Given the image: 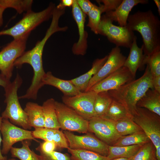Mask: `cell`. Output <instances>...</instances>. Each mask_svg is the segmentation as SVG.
<instances>
[{
    "label": "cell",
    "instance_id": "cell-42",
    "mask_svg": "<svg viewBox=\"0 0 160 160\" xmlns=\"http://www.w3.org/2000/svg\"><path fill=\"white\" fill-rule=\"evenodd\" d=\"M73 3V0H62L58 6L62 8H65V7H70L72 6Z\"/></svg>",
    "mask_w": 160,
    "mask_h": 160
},
{
    "label": "cell",
    "instance_id": "cell-22",
    "mask_svg": "<svg viewBox=\"0 0 160 160\" xmlns=\"http://www.w3.org/2000/svg\"><path fill=\"white\" fill-rule=\"evenodd\" d=\"M137 107L146 108L160 116V93L149 89L138 101Z\"/></svg>",
    "mask_w": 160,
    "mask_h": 160
},
{
    "label": "cell",
    "instance_id": "cell-30",
    "mask_svg": "<svg viewBox=\"0 0 160 160\" xmlns=\"http://www.w3.org/2000/svg\"><path fill=\"white\" fill-rule=\"evenodd\" d=\"M115 128L121 136L130 135L143 131L132 120L126 118L114 122Z\"/></svg>",
    "mask_w": 160,
    "mask_h": 160
},
{
    "label": "cell",
    "instance_id": "cell-2",
    "mask_svg": "<svg viewBox=\"0 0 160 160\" xmlns=\"http://www.w3.org/2000/svg\"><path fill=\"white\" fill-rule=\"evenodd\" d=\"M153 76L148 65L143 75L113 90L108 91L112 98L123 105L132 116L137 104L149 89H154Z\"/></svg>",
    "mask_w": 160,
    "mask_h": 160
},
{
    "label": "cell",
    "instance_id": "cell-27",
    "mask_svg": "<svg viewBox=\"0 0 160 160\" xmlns=\"http://www.w3.org/2000/svg\"><path fill=\"white\" fill-rule=\"evenodd\" d=\"M112 100L108 91L97 93L94 105V117H102L106 113Z\"/></svg>",
    "mask_w": 160,
    "mask_h": 160
},
{
    "label": "cell",
    "instance_id": "cell-3",
    "mask_svg": "<svg viewBox=\"0 0 160 160\" xmlns=\"http://www.w3.org/2000/svg\"><path fill=\"white\" fill-rule=\"evenodd\" d=\"M50 36L49 33H46L43 39L37 41L33 48L25 51L14 62V67L17 68H20L24 64H28L33 68V76L31 83L25 94L29 99H36L39 90L44 86L42 79L46 73L43 67L42 54L45 43Z\"/></svg>",
    "mask_w": 160,
    "mask_h": 160
},
{
    "label": "cell",
    "instance_id": "cell-40",
    "mask_svg": "<svg viewBox=\"0 0 160 160\" xmlns=\"http://www.w3.org/2000/svg\"><path fill=\"white\" fill-rule=\"evenodd\" d=\"M152 84L154 89L160 93V76L153 77Z\"/></svg>",
    "mask_w": 160,
    "mask_h": 160
},
{
    "label": "cell",
    "instance_id": "cell-13",
    "mask_svg": "<svg viewBox=\"0 0 160 160\" xmlns=\"http://www.w3.org/2000/svg\"><path fill=\"white\" fill-rule=\"evenodd\" d=\"M88 132L108 145L113 146L121 136L117 132L114 122L103 117H94L89 121Z\"/></svg>",
    "mask_w": 160,
    "mask_h": 160
},
{
    "label": "cell",
    "instance_id": "cell-11",
    "mask_svg": "<svg viewBox=\"0 0 160 160\" xmlns=\"http://www.w3.org/2000/svg\"><path fill=\"white\" fill-rule=\"evenodd\" d=\"M0 131L2 137V154H7L15 143L26 140L39 141L34 138L32 131L20 128L11 123L8 119H3Z\"/></svg>",
    "mask_w": 160,
    "mask_h": 160
},
{
    "label": "cell",
    "instance_id": "cell-29",
    "mask_svg": "<svg viewBox=\"0 0 160 160\" xmlns=\"http://www.w3.org/2000/svg\"><path fill=\"white\" fill-rule=\"evenodd\" d=\"M150 140L143 131L121 137L113 145L121 146L143 145Z\"/></svg>",
    "mask_w": 160,
    "mask_h": 160
},
{
    "label": "cell",
    "instance_id": "cell-18",
    "mask_svg": "<svg viewBox=\"0 0 160 160\" xmlns=\"http://www.w3.org/2000/svg\"><path fill=\"white\" fill-rule=\"evenodd\" d=\"M137 39V37L135 36L129 48V55L123 65L129 70L135 78L137 70H143L145 65L144 63L145 56L143 53V48L142 46L140 48L138 47Z\"/></svg>",
    "mask_w": 160,
    "mask_h": 160
},
{
    "label": "cell",
    "instance_id": "cell-33",
    "mask_svg": "<svg viewBox=\"0 0 160 160\" xmlns=\"http://www.w3.org/2000/svg\"><path fill=\"white\" fill-rule=\"evenodd\" d=\"M155 153V147L150 141L143 144L130 160H154L156 159Z\"/></svg>",
    "mask_w": 160,
    "mask_h": 160
},
{
    "label": "cell",
    "instance_id": "cell-7",
    "mask_svg": "<svg viewBox=\"0 0 160 160\" xmlns=\"http://www.w3.org/2000/svg\"><path fill=\"white\" fill-rule=\"evenodd\" d=\"M30 34L14 39L0 51V73L9 80L12 75L15 62L25 52Z\"/></svg>",
    "mask_w": 160,
    "mask_h": 160
},
{
    "label": "cell",
    "instance_id": "cell-25",
    "mask_svg": "<svg viewBox=\"0 0 160 160\" xmlns=\"http://www.w3.org/2000/svg\"><path fill=\"white\" fill-rule=\"evenodd\" d=\"M102 117L114 122L126 118H132V116L122 104L113 99L106 113Z\"/></svg>",
    "mask_w": 160,
    "mask_h": 160
},
{
    "label": "cell",
    "instance_id": "cell-46",
    "mask_svg": "<svg viewBox=\"0 0 160 160\" xmlns=\"http://www.w3.org/2000/svg\"><path fill=\"white\" fill-rule=\"evenodd\" d=\"M130 159L123 157L116 158L111 159L109 160H130Z\"/></svg>",
    "mask_w": 160,
    "mask_h": 160
},
{
    "label": "cell",
    "instance_id": "cell-36",
    "mask_svg": "<svg viewBox=\"0 0 160 160\" xmlns=\"http://www.w3.org/2000/svg\"><path fill=\"white\" fill-rule=\"evenodd\" d=\"M39 160H71L70 156L55 151L49 153L40 152Z\"/></svg>",
    "mask_w": 160,
    "mask_h": 160
},
{
    "label": "cell",
    "instance_id": "cell-43",
    "mask_svg": "<svg viewBox=\"0 0 160 160\" xmlns=\"http://www.w3.org/2000/svg\"><path fill=\"white\" fill-rule=\"evenodd\" d=\"M3 118L1 116H0V160H7V158L6 157L3 156L1 152V150L0 148V146L1 144V142L2 141V140L1 138V131H0V127L2 121V120Z\"/></svg>",
    "mask_w": 160,
    "mask_h": 160
},
{
    "label": "cell",
    "instance_id": "cell-16",
    "mask_svg": "<svg viewBox=\"0 0 160 160\" xmlns=\"http://www.w3.org/2000/svg\"><path fill=\"white\" fill-rule=\"evenodd\" d=\"M72 6L73 15L77 24L79 34V40L73 45L72 50L75 55H84L87 47V33L84 28L86 15L79 7L76 0H73Z\"/></svg>",
    "mask_w": 160,
    "mask_h": 160
},
{
    "label": "cell",
    "instance_id": "cell-23",
    "mask_svg": "<svg viewBox=\"0 0 160 160\" xmlns=\"http://www.w3.org/2000/svg\"><path fill=\"white\" fill-rule=\"evenodd\" d=\"M30 126L34 128L44 127L42 106L38 103L28 102L24 109Z\"/></svg>",
    "mask_w": 160,
    "mask_h": 160
},
{
    "label": "cell",
    "instance_id": "cell-41",
    "mask_svg": "<svg viewBox=\"0 0 160 160\" xmlns=\"http://www.w3.org/2000/svg\"><path fill=\"white\" fill-rule=\"evenodd\" d=\"M11 82L10 80L6 79L0 73V86L5 89Z\"/></svg>",
    "mask_w": 160,
    "mask_h": 160
},
{
    "label": "cell",
    "instance_id": "cell-49",
    "mask_svg": "<svg viewBox=\"0 0 160 160\" xmlns=\"http://www.w3.org/2000/svg\"></svg>",
    "mask_w": 160,
    "mask_h": 160
},
{
    "label": "cell",
    "instance_id": "cell-26",
    "mask_svg": "<svg viewBox=\"0 0 160 160\" xmlns=\"http://www.w3.org/2000/svg\"><path fill=\"white\" fill-rule=\"evenodd\" d=\"M143 145L121 146L109 145L107 157L109 160L118 157L131 159L136 153Z\"/></svg>",
    "mask_w": 160,
    "mask_h": 160
},
{
    "label": "cell",
    "instance_id": "cell-31",
    "mask_svg": "<svg viewBox=\"0 0 160 160\" xmlns=\"http://www.w3.org/2000/svg\"><path fill=\"white\" fill-rule=\"evenodd\" d=\"M71 160H109L105 156L93 151L81 149H72L68 148Z\"/></svg>",
    "mask_w": 160,
    "mask_h": 160
},
{
    "label": "cell",
    "instance_id": "cell-4",
    "mask_svg": "<svg viewBox=\"0 0 160 160\" xmlns=\"http://www.w3.org/2000/svg\"><path fill=\"white\" fill-rule=\"evenodd\" d=\"M22 83V79L17 73L14 80L4 89L6 106L1 116L3 119H9L15 125L25 129H31L32 127L29 123L26 112L20 105L17 95L18 90Z\"/></svg>",
    "mask_w": 160,
    "mask_h": 160
},
{
    "label": "cell",
    "instance_id": "cell-45",
    "mask_svg": "<svg viewBox=\"0 0 160 160\" xmlns=\"http://www.w3.org/2000/svg\"><path fill=\"white\" fill-rule=\"evenodd\" d=\"M153 1L157 7L158 13L160 16V0H154Z\"/></svg>",
    "mask_w": 160,
    "mask_h": 160
},
{
    "label": "cell",
    "instance_id": "cell-38",
    "mask_svg": "<svg viewBox=\"0 0 160 160\" xmlns=\"http://www.w3.org/2000/svg\"><path fill=\"white\" fill-rule=\"evenodd\" d=\"M57 149V145L54 142L44 141L40 143L39 145L36 148V150L39 152L49 153L55 151Z\"/></svg>",
    "mask_w": 160,
    "mask_h": 160
},
{
    "label": "cell",
    "instance_id": "cell-32",
    "mask_svg": "<svg viewBox=\"0 0 160 160\" xmlns=\"http://www.w3.org/2000/svg\"><path fill=\"white\" fill-rule=\"evenodd\" d=\"M32 0H0V5L5 9L11 8L21 14L31 10Z\"/></svg>",
    "mask_w": 160,
    "mask_h": 160
},
{
    "label": "cell",
    "instance_id": "cell-47",
    "mask_svg": "<svg viewBox=\"0 0 160 160\" xmlns=\"http://www.w3.org/2000/svg\"><path fill=\"white\" fill-rule=\"evenodd\" d=\"M8 160H17L15 159H8Z\"/></svg>",
    "mask_w": 160,
    "mask_h": 160
},
{
    "label": "cell",
    "instance_id": "cell-37",
    "mask_svg": "<svg viewBox=\"0 0 160 160\" xmlns=\"http://www.w3.org/2000/svg\"><path fill=\"white\" fill-rule=\"evenodd\" d=\"M122 0H97L102 13L107 12L115 10L120 4Z\"/></svg>",
    "mask_w": 160,
    "mask_h": 160
},
{
    "label": "cell",
    "instance_id": "cell-28",
    "mask_svg": "<svg viewBox=\"0 0 160 160\" xmlns=\"http://www.w3.org/2000/svg\"><path fill=\"white\" fill-rule=\"evenodd\" d=\"M21 143V147H12L11 148L10 151L12 157L17 158L20 160H39V155L36 154L29 147L31 144L30 140H25Z\"/></svg>",
    "mask_w": 160,
    "mask_h": 160
},
{
    "label": "cell",
    "instance_id": "cell-19",
    "mask_svg": "<svg viewBox=\"0 0 160 160\" xmlns=\"http://www.w3.org/2000/svg\"><path fill=\"white\" fill-rule=\"evenodd\" d=\"M32 135L36 139L54 142L57 149L69 148L68 141L63 132L59 129L44 127L36 128L32 131Z\"/></svg>",
    "mask_w": 160,
    "mask_h": 160
},
{
    "label": "cell",
    "instance_id": "cell-44",
    "mask_svg": "<svg viewBox=\"0 0 160 160\" xmlns=\"http://www.w3.org/2000/svg\"><path fill=\"white\" fill-rule=\"evenodd\" d=\"M6 9L0 5V27L3 24V15L4 12Z\"/></svg>",
    "mask_w": 160,
    "mask_h": 160
},
{
    "label": "cell",
    "instance_id": "cell-1",
    "mask_svg": "<svg viewBox=\"0 0 160 160\" xmlns=\"http://www.w3.org/2000/svg\"><path fill=\"white\" fill-rule=\"evenodd\" d=\"M126 26L132 31H136L140 34L145 56L160 50V21L151 10L138 11L129 15Z\"/></svg>",
    "mask_w": 160,
    "mask_h": 160
},
{
    "label": "cell",
    "instance_id": "cell-35",
    "mask_svg": "<svg viewBox=\"0 0 160 160\" xmlns=\"http://www.w3.org/2000/svg\"><path fill=\"white\" fill-rule=\"evenodd\" d=\"M101 9L99 6L95 4L87 14L89 21L87 26L96 34H98V28L100 24L101 14Z\"/></svg>",
    "mask_w": 160,
    "mask_h": 160
},
{
    "label": "cell",
    "instance_id": "cell-48",
    "mask_svg": "<svg viewBox=\"0 0 160 160\" xmlns=\"http://www.w3.org/2000/svg\"><path fill=\"white\" fill-rule=\"evenodd\" d=\"M157 160L156 159L155 160Z\"/></svg>",
    "mask_w": 160,
    "mask_h": 160
},
{
    "label": "cell",
    "instance_id": "cell-20",
    "mask_svg": "<svg viewBox=\"0 0 160 160\" xmlns=\"http://www.w3.org/2000/svg\"><path fill=\"white\" fill-rule=\"evenodd\" d=\"M42 83L43 85H49L57 88L65 96H73L81 92L70 80H65L58 78L54 76L50 71L46 73L42 79Z\"/></svg>",
    "mask_w": 160,
    "mask_h": 160
},
{
    "label": "cell",
    "instance_id": "cell-10",
    "mask_svg": "<svg viewBox=\"0 0 160 160\" xmlns=\"http://www.w3.org/2000/svg\"><path fill=\"white\" fill-rule=\"evenodd\" d=\"M63 132L70 148L87 150L108 156L109 145L92 134L87 133L78 135L69 131H63Z\"/></svg>",
    "mask_w": 160,
    "mask_h": 160
},
{
    "label": "cell",
    "instance_id": "cell-24",
    "mask_svg": "<svg viewBox=\"0 0 160 160\" xmlns=\"http://www.w3.org/2000/svg\"><path fill=\"white\" fill-rule=\"evenodd\" d=\"M55 101L54 99L49 98L44 102L41 106L44 127L59 129L60 127L56 112Z\"/></svg>",
    "mask_w": 160,
    "mask_h": 160
},
{
    "label": "cell",
    "instance_id": "cell-5",
    "mask_svg": "<svg viewBox=\"0 0 160 160\" xmlns=\"http://www.w3.org/2000/svg\"><path fill=\"white\" fill-rule=\"evenodd\" d=\"M55 7L54 4L51 3L40 12H35L31 10L26 12L22 19L13 26L0 31V36L9 35L15 39L30 33L38 25L52 17Z\"/></svg>",
    "mask_w": 160,
    "mask_h": 160
},
{
    "label": "cell",
    "instance_id": "cell-21",
    "mask_svg": "<svg viewBox=\"0 0 160 160\" xmlns=\"http://www.w3.org/2000/svg\"><path fill=\"white\" fill-rule=\"evenodd\" d=\"M108 57V55L103 58L96 59L93 62L90 70L84 74L71 80V82L81 92H85L89 81L103 65Z\"/></svg>",
    "mask_w": 160,
    "mask_h": 160
},
{
    "label": "cell",
    "instance_id": "cell-8",
    "mask_svg": "<svg viewBox=\"0 0 160 160\" xmlns=\"http://www.w3.org/2000/svg\"><path fill=\"white\" fill-rule=\"evenodd\" d=\"M105 15L101 17L98 33L105 36L116 47L129 48L135 35L126 26H116Z\"/></svg>",
    "mask_w": 160,
    "mask_h": 160
},
{
    "label": "cell",
    "instance_id": "cell-14",
    "mask_svg": "<svg viewBox=\"0 0 160 160\" xmlns=\"http://www.w3.org/2000/svg\"><path fill=\"white\" fill-rule=\"evenodd\" d=\"M126 58L121 52L119 47L116 46L113 48L105 63L89 81L85 92L88 91L95 84L123 66Z\"/></svg>",
    "mask_w": 160,
    "mask_h": 160
},
{
    "label": "cell",
    "instance_id": "cell-12",
    "mask_svg": "<svg viewBox=\"0 0 160 160\" xmlns=\"http://www.w3.org/2000/svg\"><path fill=\"white\" fill-rule=\"evenodd\" d=\"M97 93L89 91L73 96L64 95L63 103L89 121L94 116V105Z\"/></svg>",
    "mask_w": 160,
    "mask_h": 160
},
{
    "label": "cell",
    "instance_id": "cell-39",
    "mask_svg": "<svg viewBox=\"0 0 160 160\" xmlns=\"http://www.w3.org/2000/svg\"><path fill=\"white\" fill-rule=\"evenodd\" d=\"M76 1L80 8L85 15H87L94 5L88 0H77Z\"/></svg>",
    "mask_w": 160,
    "mask_h": 160
},
{
    "label": "cell",
    "instance_id": "cell-6",
    "mask_svg": "<svg viewBox=\"0 0 160 160\" xmlns=\"http://www.w3.org/2000/svg\"><path fill=\"white\" fill-rule=\"evenodd\" d=\"M132 119L153 144L156 159L160 160V116L146 108L137 107Z\"/></svg>",
    "mask_w": 160,
    "mask_h": 160
},
{
    "label": "cell",
    "instance_id": "cell-17",
    "mask_svg": "<svg viewBox=\"0 0 160 160\" xmlns=\"http://www.w3.org/2000/svg\"><path fill=\"white\" fill-rule=\"evenodd\" d=\"M148 3V0H122L115 10L105 13V15L113 22H117L119 26L125 27L129 13L133 8L139 4H145Z\"/></svg>",
    "mask_w": 160,
    "mask_h": 160
},
{
    "label": "cell",
    "instance_id": "cell-9",
    "mask_svg": "<svg viewBox=\"0 0 160 160\" xmlns=\"http://www.w3.org/2000/svg\"><path fill=\"white\" fill-rule=\"evenodd\" d=\"M55 108L60 128L79 133L88 132L89 121L63 103L55 101Z\"/></svg>",
    "mask_w": 160,
    "mask_h": 160
},
{
    "label": "cell",
    "instance_id": "cell-34",
    "mask_svg": "<svg viewBox=\"0 0 160 160\" xmlns=\"http://www.w3.org/2000/svg\"><path fill=\"white\" fill-rule=\"evenodd\" d=\"M144 63L148 65L153 77L160 76V50L150 56H145Z\"/></svg>",
    "mask_w": 160,
    "mask_h": 160
},
{
    "label": "cell",
    "instance_id": "cell-15",
    "mask_svg": "<svg viewBox=\"0 0 160 160\" xmlns=\"http://www.w3.org/2000/svg\"><path fill=\"white\" fill-rule=\"evenodd\" d=\"M135 79L129 70L123 66L95 84L88 91L98 93L115 90Z\"/></svg>",
    "mask_w": 160,
    "mask_h": 160
}]
</instances>
